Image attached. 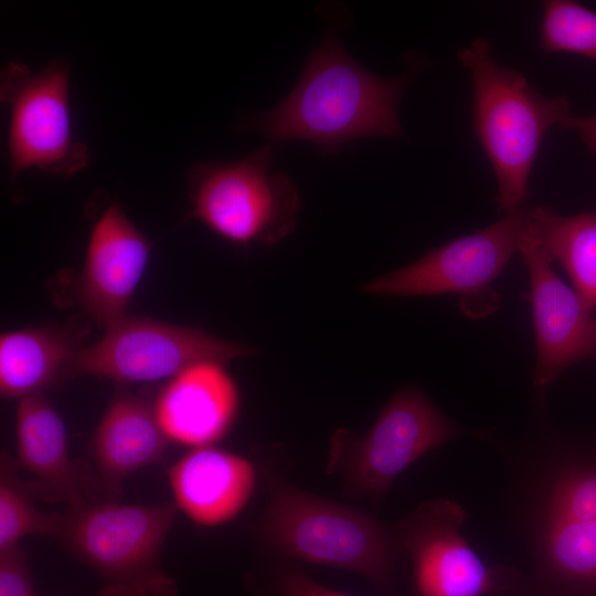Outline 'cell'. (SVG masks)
I'll use <instances>...</instances> for the list:
<instances>
[{
    "instance_id": "obj_1",
    "label": "cell",
    "mask_w": 596,
    "mask_h": 596,
    "mask_svg": "<svg viewBox=\"0 0 596 596\" xmlns=\"http://www.w3.org/2000/svg\"><path fill=\"white\" fill-rule=\"evenodd\" d=\"M406 76L389 78L358 63L336 33L312 50L294 88L269 110L245 117L238 129L269 143L306 140L333 155L358 139L404 137L398 116Z\"/></svg>"
},
{
    "instance_id": "obj_2",
    "label": "cell",
    "mask_w": 596,
    "mask_h": 596,
    "mask_svg": "<svg viewBox=\"0 0 596 596\" xmlns=\"http://www.w3.org/2000/svg\"><path fill=\"white\" fill-rule=\"evenodd\" d=\"M473 88V128L494 172L500 212L522 207L541 142L570 116L568 99L538 93L514 68L499 64L485 38L457 53Z\"/></svg>"
},
{
    "instance_id": "obj_3",
    "label": "cell",
    "mask_w": 596,
    "mask_h": 596,
    "mask_svg": "<svg viewBox=\"0 0 596 596\" xmlns=\"http://www.w3.org/2000/svg\"><path fill=\"white\" fill-rule=\"evenodd\" d=\"M177 511L174 502H88L68 509L57 541L99 576L97 596H178L162 566Z\"/></svg>"
},
{
    "instance_id": "obj_4",
    "label": "cell",
    "mask_w": 596,
    "mask_h": 596,
    "mask_svg": "<svg viewBox=\"0 0 596 596\" xmlns=\"http://www.w3.org/2000/svg\"><path fill=\"white\" fill-rule=\"evenodd\" d=\"M273 145L234 161L207 160L188 172L193 219L237 245H275L296 227L299 192L274 171Z\"/></svg>"
},
{
    "instance_id": "obj_5",
    "label": "cell",
    "mask_w": 596,
    "mask_h": 596,
    "mask_svg": "<svg viewBox=\"0 0 596 596\" xmlns=\"http://www.w3.org/2000/svg\"><path fill=\"white\" fill-rule=\"evenodd\" d=\"M262 532L279 552L347 570L385 586L393 576V541L370 515L292 486L272 485Z\"/></svg>"
},
{
    "instance_id": "obj_6",
    "label": "cell",
    "mask_w": 596,
    "mask_h": 596,
    "mask_svg": "<svg viewBox=\"0 0 596 596\" xmlns=\"http://www.w3.org/2000/svg\"><path fill=\"white\" fill-rule=\"evenodd\" d=\"M0 102L9 113L11 181L29 169L68 178L88 166V148L73 134L64 60L52 58L40 72L8 62L0 72Z\"/></svg>"
},
{
    "instance_id": "obj_7",
    "label": "cell",
    "mask_w": 596,
    "mask_h": 596,
    "mask_svg": "<svg viewBox=\"0 0 596 596\" xmlns=\"http://www.w3.org/2000/svg\"><path fill=\"white\" fill-rule=\"evenodd\" d=\"M254 353L251 347L199 328L126 316L106 329L100 339L83 347L62 377L87 375L126 383L151 382L171 379L202 361L224 364Z\"/></svg>"
},
{
    "instance_id": "obj_8",
    "label": "cell",
    "mask_w": 596,
    "mask_h": 596,
    "mask_svg": "<svg viewBox=\"0 0 596 596\" xmlns=\"http://www.w3.org/2000/svg\"><path fill=\"white\" fill-rule=\"evenodd\" d=\"M459 435L421 390L408 386L391 397L365 436L334 433L329 467L343 472L351 492L376 497L427 451Z\"/></svg>"
},
{
    "instance_id": "obj_9",
    "label": "cell",
    "mask_w": 596,
    "mask_h": 596,
    "mask_svg": "<svg viewBox=\"0 0 596 596\" xmlns=\"http://www.w3.org/2000/svg\"><path fill=\"white\" fill-rule=\"evenodd\" d=\"M528 210L505 213L493 224L433 248L414 263L363 284L361 291L384 297L485 292L520 247Z\"/></svg>"
},
{
    "instance_id": "obj_10",
    "label": "cell",
    "mask_w": 596,
    "mask_h": 596,
    "mask_svg": "<svg viewBox=\"0 0 596 596\" xmlns=\"http://www.w3.org/2000/svg\"><path fill=\"white\" fill-rule=\"evenodd\" d=\"M467 514L451 500L421 504L400 526L419 596H486L512 590L519 575L488 567L460 533Z\"/></svg>"
},
{
    "instance_id": "obj_11",
    "label": "cell",
    "mask_w": 596,
    "mask_h": 596,
    "mask_svg": "<svg viewBox=\"0 0 596 596\" xmlns=\"http://www.w3.org/2000/svg\"><path fill=\"white\" fill-rule=\"evenodd\" d=\"M520 253L530 275L536 341L533 383L547 387L572 364L596 358V317L551 268L534 236L525 233Z\"/></svg>"
},
{
    "instance_id": "obj_12",
    "label": "cell",
    "mask_w": 596,
    "mask_h": 596,
    "mask_svg": "<svg viewBox=\"0 0 596 596\" xmlns=\"http://www.w3.org/2000/svg\"><path fill=\"white\" fill-rule=\"evenodd\" d=\"M151 244L116 204L94 222L77 285L78 300L105 330L126 311L145 273Z\"/></svg>"
},
{
    "instance_id": "obj_13",
    "label": "cell",
    "mask_w": 596,
    "mask_h": 596,
    "mask_svg": "<svg viewBox=\"0 0 596 596\" xmlns=\"http://www.w3.org/2000/svg\"><path fill=\"white\" fill-rule=\"evenodd\" d=\"M238 403L237 386L223 363L202 361L171 377L153 408L170 443L195 448L226 434Z\"/></svg>"
},
{
    "instance_id": "obj_14",
    "label": "cell",
    "mask_w": 596,
    "mask_h": 596,
    "mask_svg": "<svg viewBox=\"0 0 596 596\" xmlns=\"http://www.w3.org/2000/svg\"><path fill=\"white\" fill-rule=\"evenodd\" d=\"M167 475L178 510L205 526L235 518L249 500L256 479L248 460L212 446L192 448Z\"/></svg>"
},
{
    "instance_id": "obj_15",
    "label": "cell",
    "mask_w": 596,
    "mask_h": 596,
    "mask_svg": "<svg viewBox=\"0 0 596 596\" xmlns=\"http://www.w3.org/2000/svg\"><path fill=\"white\" fill-rule=\"evenodd\" d=\"M17 457L50 499L72 508L88 503L84 478L72 460L65 425L42 393L19 401L15 413Z\"/></svg>"
},
{
    "instance_id": "obj_16",
    "label": "cell",
    "mask_w": 596,
    "mask_h": 596,
    "mask_svg": "<svg viewBox=\"0 0 596 596\" xmlns=\"http://www.w3.org/2000/svg\"><path fill=\"white\" fill-rule=\"evenodd\" d=\"M169 443L153 405L125 394L104 412L92 438L91 455L103 479L114 488L134 472L159 464Z\"/></svg>"
},
{
    "instance_id": "obj_17",
    "label": "cell",
    "mask_w": 596,
    "mask_h": 596,
    "mask_svg": "<svg viewBox=\"0 0 596 596\" xmlns=\"http://www.w3.org/2000/svg\"><path fill=\"white\" fill-rule=\"evenodd\" d=\"M79 338L65 328H26L0 338V393L23 398L62 377L81 350Z\"/></svg>"
},
{
    "instance_id": "obj_18",
    "label": "cell",
    "mask_w": 596,
    "mask_h": 596,
    "mask_svg": "<svg viewBox=\"0 0 596 596\" xmlns=\"http://www.w3.org/2000/svg\"><path fill=\"white\" fill-rule=\"evenodd\" d=\"M528 230L553 262L568 273L575 291L596 307V211L561 215L549 206L528 210Z\"/></svg>"
},
{
    "instance_id": "obj_19",
    "label": "cell",
    "mask_w": 596,
    "mask_h": 596,
    "mask_svg": "<svg viewBox=\"0 0 596 596\" xmlns=\"http://www.w3.org/2000/svg\"><path fill=\"white\" fill-rule=\"evenodd\" d=\"M32 488L19 477L15 461L1 455L0 468V550L20 544L30 535L57 540L64 514L45 513L32 501Z\"/></svg>"
},
{
    "instance_id": "obj_20",
    "label": "cell",
    "mask_w": 596,
    "mask_h": 596,
    "mask_svg": "<svg viewBox=\"0 0 596 596\" xmlns=\"http://www.w3.org/2000/svg\"><path fill=\"white\" fill-rule=\"evenodd\" d=\"M540 46L546 53H572L596 61V12L576 1H546Z\"/></svg>"
},
{
    "instance_id": "obj_21",
    "label": "cell",
    "mask_w": 596,
    "mask_h": 596,
    "mask_svg": "<svg viewBox=\"0 0 596 596\" xmlns=\"http://www.w3.org/2000/svg\"><path fill=\"white\" fill-rule=\"evenodd\" d=\"M547 554L562 576L596 582V521L549 517Z\"/></svg>"
},
{
    "instance_id": "obj_22",
    "label": "cell",
    "mask_w": 596,
    "mask_h": 596,
    "mask_svg": "<svg viewBox=\"0 0 596 596\" xmlns=\"http://www.w3.org/2000/svg\"><path fill=\"white\" fill-rule=\"evenodd\" d=\"M549 517L596 521V471H573L554 488Z\"/></svg>"
},
{
    "instance_id": "obj_23",
    "label": "cell",
    "mask_w": 596,
    "mask_h": 596,
    "mask_svg": "<svg viewBox=\"0 0 596 596\" xmlns=\"http://www.w3.org/2000/svg\"><path fill=\"white\" fill-rule=\"evenodd\" d=\"M0 596H35L30 565L20 544L0 550Z\"/></svg>"
},
{
    "instance_id": "obj_24",
    "label": "cell",
    "mask_w": 596,
    "mask_h": 596,
    "mask_svg": "<svg viewBox=\"0 0 596 596\" xmlns=\"http://www.w3.org/2000/svg\"><path fill=\"white\" fill-rule=\"evenodd\" d=\"M278 596H351L323 586L300 571L288 570L277 581Z\"/></svg>"
},
{
    "instance_id": "obj_25",
    "label": "cell",
    "mask_w": 596,
    "mask_h": 596,
    "mask_svg": "<svg viewBox=\"0 0 596 596\" xmlns=\"http://www.w3.org/2000/svg\"><path fill=\"white\" fill-rule=\"evenodd\" d=\"M560 127L576 132L583 142L596 153V114L588 116L571 114Z\"/></svg>"
}]
</instances>
